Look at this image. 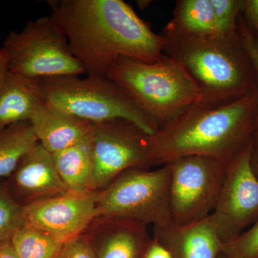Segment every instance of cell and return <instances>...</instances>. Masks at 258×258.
<instances>
[{
    "label": "cell",
    "instance_id": "obj_27",
    "mask_svg": "<svg viewBox=\"0 0 258 258\" xmlns=\"http://www.w3.org/2000/svg\"><path fill=\"white\" fill-rule=\"evenodd\" d=\"M144 258H172L170 252L158 241L152 239L146 252Z\"/></svg>",
    "mask_w": 258,
    "mask_h": 258
},
{
    "label": "cell",
    "instance_id": "obj_7",
    "mask_svg": "<svg viewBox=\"0 0 258 258\" xmlns=\"http://www.w3.org/2000/svg\"><path fill=\"white\" fill-rule=\"evenodd\" d=\"M8 70L33 79L86 74L70 48L67 37L52 17L30 20L13 31L3 45Z\"/></svg>",
    "mask_w": 258,
    "mask_h": 258
},
{
    "label": "cell",
    "instance_id": "obj_3",
    "mask_svg": "<svg viewBox=\"0 0 258 258\" xmlns=\"http://www.w3.org/2000/svg\"><path fill=\"white\" fill-rule=\"evenodd\" d=\"M164 53L179 62L201 94L200 103L222 104L257 92L255 69L239 36L184 35L169 25L161 34Z\"/></svg>",
    "mask_w": 258,
    "mask_h": 258
},
{
    "label": "cell",
    "instance_id": "obj_16",
    "mask_svg": "<svg viewBox=\"0 0 258 258\" xmlns=\"http://www.w3.org/2000/svg\"><path fill=\"white\" fill-rule=\"evenodd\" d=\"M45 102L40 79H30L8 70L0 77V130L15 123L30 121Z\"/></svg>",
    "mask_w": 258,
    "mask_h": 258
},
{
    "label": "cell",
    "instance_id": "obj_26",
    "mask_svg": "<svg viewBox=\"0 0 258 258\" xmlns=\"http://www.w3.org/2000/svg\"><path fill=\"white\" fill-rule=\"evenodd\" d=\"M242 15L246 23L258 35V0H244Z\"/></svg>",
    "mask_w": 258,
    "mask_h": 258
},
{
    "label": "cell",
    "instance_id": "obj_2",
    "mask_svg": "<svg viewBox=\"0 0 258 258\" xmlns=\"http://www.w3.org/2000/svg\"><path fill=\"white\" fill-rule=\"evenodd\" d=\"M258 91L222 104L195 103L151 136L153 165L203 156L230 162L257 131Z\"/></svg>",
    "mask_w": 258,
    "mask_h": 258
},
{
    "label": "cell",
    "instance_id": "obj_24",
    "mask_svg": "<svg viewBox=\"0 0 258 258\" xmlns=\"http://www.w3.org/2000/svg\"><path fill=\"white\" fill-rule=\"evenodd\" d=\"M237 32H238L242 45L247 50V53L254 64L258 81V35L244 21L242 13L239 17L238 21H237ZM257 130H258V112Z\"/></svg>",
    "mask_w": 258,
    "mask_h": 258
},
{
    "label": "cell",
    "instance_id": "obj_30",
    "mask_svg": "<svg viewBox=\"0 0 258 258\" xmlns=\"http://www.w3.org/2000/svg\"><path fill=\"white\" fill-rule=\"evenodd\" d=\"M8 70V57L3 47H0V77Z\"/></svg>",
    "mask_w": 258,
    "mask_h": 258
},
{
    "label": "cell",
    "instance_id": "obj_31",
    "mask_svg": "<svg viewBox=\"0 0 258 258\" xmlns=\"http://www.w3.org/2000/svg\"><path fill=\"white\" fill-rule=\"evenodd\" d=\"M152 3V1H149V0H139L137 2V5H138L139 8L141 10L147 9Z\"/></svg>",
    "mask_w": 258,
    "mask_h": 258
},
{
    "label": "cell",
    "instance_id": "obj_17",
    "mask_svg": "<svg viewBox=\"0 0 258 258\" xmlns=\"http://www.w3.org/2000/svg\"><path fill=\"white\" fill-rule=\"evenodd\" d=\"M52 156L56 170L70 192L79 195L96 192L91 135Z\"/></svg>",
    "mask_w": 258,
    "mask_h": 258
},
{
    "label": "cell",
    "instance_id": "obj_5",
    "mask_svg": "<svg viewBox=\"0 0 258 258\" xmlns=\"http://www.w3.org/2000/svg\"><path fill=\"white\" fill-rule=\"evenodd\" d=\"M60 76L40 79L45 102L89 123L116 119L132 122L149 135L159 125L108 77Z\"/></svg>",
    "mask_w": 258,
    "mask_h": 258
},
{
    "label": "cell",
    "instance_id": "obj_25",
    "mask_svg": "<svg viewBox=\"0 0 258 258\" xmlns=\"http://www.w3.org/2000/svg\"><path fill=\"white\" fill-rule=\"evenodd\" d=\"M57 258H97L84 233L62 244Z\"/></svg>",
    "mask_w": 258,
    "mask_h": 258
},
{
    "label": "cell",
    "instance_id": "obj_8",
    "mask_svg": "<svg viewBox=\"0 0 258 258\" xmlns=\"http://www.w3.org/2000/svg\"><path fill=\"white\" fill-rule=\"evenodd\" d=\"M228 164L203 156H187L166 164L171 171L170 208L174 223L189 225L211 215Z\"/></svg>",
    "mask_w": 258,
    "mask_h": 258
},
{
    "label": "cell",
    "instance_id": "obj_4",
    "mask_svg": "<svg viewBox=\"0 0 258 258\" xmlns=\"http://www.w3.org/2000/svg\"><path fill=\"white\" fill-rule=\"evenodd\" d=\"M108 78L159 126L201 101L200 90L191 76L164 53L152 63L120 57L112 66Z\"/></svg>",
    "mask_w": 258,
    "mask_h": 258
},
{
    "label": "cell",
    "instance_id": "obj_12",
    "mask_svg": "<svg viewBox=\"0 0 258 258\" xmlns=\"http://www.w3.org/2000/svg\"><path fill=\"white\" fill-rule=\"evenodd\" d=\"M12 198L25 207L69 192L56 170L52 154L37 144L5 180Z\"/></svg>",
    "mask_w": 258,
    "mask_h": 258
},
{
    "label": "cell",
    "instance_id": "obj_29",
    "mask_svg": "<svg viewBox=\"0 0 258 258\" xmlns=\"http://www.w3.org/2000/svg\"><path fill=\"white\" fill-rule=\"evenodd\" d=\"M0 258H18L11 241L0 243Z\"/></svg>",
    "mask_w": 258,
    "mask_h": 258
},
{
    "label": "cell",
    "instance_id": "obj_28",
    "mask_svg": "<svg viewBox=\"0 0 258 258\" xmlns=\"http://www.w3.org/2000/svg\"><path fill=\"white\" fill-rule=\"evenodd\" d=\"M251 164L254 174L258 178V130L254 132L252 139V154Z\"/></svg>",
    "mask_w": 258,
    "mask_h": 258
},
{
    "label": "cell",
    "instance_id": "obj_23",
    "mask_svg": "<svg viewBox=\"0 0 258 258\" xmlns=\"http://www.w3.org/2000/svg\"><path fill=\"white\" fill-rule=\"evenodd\" d=\"M221 253L227 258H258V219L248 230L222 244Z\"/></svg>",
    "mask_w": 258,
    "mask_h": 258
},
{
    "label": "cell",
    "instance_id": "obj_22",
    "mask_svg": "<svg viewBox=\"0 0 258 258\" xmlns=\"http://www.w3.org/2000/svg\"><path fill=\"white\" fill-rule=\"evenodd\" d=\"M219 35L232 37L237 34V21L244 0H211Z\"/></svg>",
    "mask_w": 258,
    "mask_h": 258
},
{
    "label": "cell",
    "instance_id": "obj_20",
    "mask_svg": "<svg viewBox=\"0 0 258 258\" xmlns=\"http://www.w3.org/2000/svg\"><path fill=\"white\" fill-rule=\"evenodd\" d=\"M18 258H57L62 242L41 230L25 225L11 240Z\"/></svg>",
    "mask_w": 258,
    "mask_h": 258
},
{
    "label": "cell",
    "instance_id": "obj_15",
    "mask_svg": "<svg viewBox=\"0 0 258 258\" xmlns=\"http://www.w3.org/2000/svg\"><path fill=\"white\" fill-rule=\"evenodd\" d=\"M38 143L54 154L79 143L92 132V123L45 102L30 120Z\"/></svg>",
    "mask_w": 258,
    "mask_h": 258
},
{
    "label": "cell",
    "instance_id": "obj_18",
    "mask_svg": "<svg viewBox=\"0 0 258 258\" xmlns=\"http://www.w3.org/2000/svg\"><path fill=\"white\" fill-rule=\"evenodd\" d=\"M168 25L176 31L191 36L219 35L211 0H179L174 18Z\"/></svg>",
    "mask_w": 258,
    "mask_h": 258
},
{
    "label": "cell",
    "instance_id": "obj_11",
    "mask_svg": "<svg viewBox=\"0 0 258 258\" xmlns=\"http://www.w3.org/2000/svg\"><path fill=\"white\" fill-rule=\"evenodd\" d=\"M98 192L69 191L23 207L25 225L44 231L63 244L84 233L98 217Z\"/></svg>",
    "mask_w": 258,
    "mask_h": 258
},
{
    "label": "cell",
    "instance_id": "obj_32",
    "mask_svg": "<svg viewBox=\"0 0 258 258\" xmlns=\"http://www.w3.org/2000/svg\"><path fill=\"white\" fill-rule=\"evenodd\" d=\"M218 258H227V257H226V256L224 255L223 254H220V255H219V257Z\"/></svg>",
    "mask_w": 258,
    "mask_h": 258
},
{
    "label": "cell",
    "instance_id": "obj_13",
    "mask_svg": "<svg viewBox=\"0 0 258 258\" xmlns=\"http://www.w3.org/2000/svg\"><path fill=\"white\" fill-rule=\"evenodd\" d=\"M97 258H144L152 239L142 222L97 217L84 232Z\"/></svg>",
    "mask_w": 258,
    "mask_h": 258
},
{
    "label": "cell",
    "instance_id": "obj_21",
    "mask_svg": "<svg viewBox=\"0 0 258 258\" xmlns=\"http://www.w3.org/2000/svg\"><path fill=\"white\" fill-rule=\"evenodd\" d=\"M24 225L23 207L12 198L5 180H0V243L11 241Z\"/></svg>",
    "mask_w": 258,
    "mask_h": 258
},
{
    "label": "cell",
    "instance_id": "obj_1",
    "mask_svg": "<svg viewBox=\"0 0 258 258\" xmlns=\"http://www.w3.org/2000/svg\"><path fill=\"white\" fill-rule=\"evenodd\" d=\"M50 16L61 29L87 76L108 77L120 57L157 62L165 40L122 0H50Z\"/></svg>",
    "mask_w": 258,
    "mask_h": 258
},
{
    "label": "cell",
    "instance_id": "obj_14",
    "mask_svg": "<svg viewBox=\"0 0 258 258\" xmlns=\"http://www.w3.org/2000/svg\"><path fill=\"white\" fill-rule=\"evenodd\" d=\"M153 233L172 258H218L222 252L223 243L210 216L189 225L154 226Z\"/></svg>",
    "mask_w": 258,
    "mask_h": 258
},
{
    "label": "cell",
    "instance_id": "obj_10",
    "mask_svg": "<svg viewBox=\"0 0 258 258\" xmlns=\"http://www.w3.org/2000/svg\"><path fill=\"white\" fill-rule=\"evenodd\" d=\"M252 140L229 162L215 209L210 215L222 243L258 219V178L251 164Z\"/></svg>",
    "mask_w": 258,
    "mask_h": 258
},
{
    "label": "cell",
    "instance_id": "obj_19",
    "mask_svg": "<svg viewBox=\"0 0 258 258\" xmlns=\"http://www.w3.org/2000/svg\"><path fill=\"white\" fill-rule=\"evenodd\" d=\"M38 144L30 121L0 130V180L9 177L21 159Z\"/></svg>",
    "mask_w": 258,
    "mask_h": 258
},
{
    "label": "cell",
    "instance_id": "obj_9",
    "mask_svg": "<svg viewBox=\"0 0 258 258\" xmlns=\"http://www.w3.org/2000/svg\"><path fill=\"white\" fill-rule=\"evenodd\" d=\"M94 188L101 191L123 171L153 165L151 136L123 119L93 124Z\"/></svg>",
    "mask_w": 258,
    "mask_h": 258
},
{
    "label": "cell",
    "instance_id": "obj_6",
    "mask_svg": "<svg viewBox=\"0 0 258 258\" xmlns=\"http://www.w3.org/2000/svg\"><path fill=\"white\" fill-rule=\"evenodd\" d=\"M170 168L128 169L98 192V217L126 219L146 225L173 222L170 208Z\"/></svg>",
    "mask_w": 258,
    "mask_h": 258
}]
</instances>
